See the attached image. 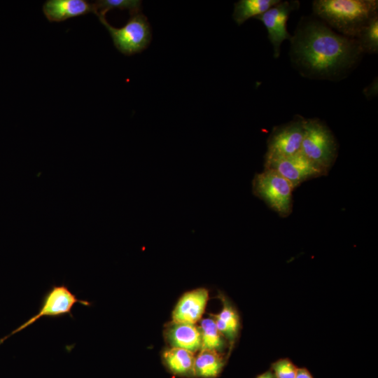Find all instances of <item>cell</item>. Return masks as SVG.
<instances>
[{"label": "cell", "instance_id": "d6986e66", "mask_svg": "<svg viewBox=\"0 0 378 378\" xmlns=\"http://www.w3.org/2000/svg\"><path fill=\"white\" fill-rule=\"evenodd\" d=\"M96 15L105 14L111 9H127L130 15L141 12V1L138 0H100L94 3Z\"/></svg>", "mask_w": 378, "mask_h": 378}, {"label": "cell", "instance_id": "52a82bcc", "mask_svg": "<svg viewBox=\"0 0 378 378\" xmlns=\"http://www.w3.org/2000/svg\"><path fill=\"white\" fill-rule=\"evenodd\" d=\"M305 118L297 115L290 122L276 127L267 140L265 160L290 156L300 152Z\"/></svg>", "mask_w": 378, "mask_h": 378}, {"label": "cell", "instance_id": "3957f363", "mask_svg": "<svg viewBox=\"0 0 378 378\" xmlns=\"http://www.w3.org/2000/svg\"><path fill=\"white\" fill-rule=\"evenodd\" d=\"M300 152L326 172L337 155V144L328 127L318 118H305Z\"/></svg>", "mask_w": 378, "mask_h": 378}, {"label": "cell", "instance_id": "30bf717a", "mask_svg": "<svg viewBox=\"0 0 378 378\" xmlns=\"http://www.w3.org/2000/svg\"><path fill=\"white\" fill-rule=\"evenodd\" d=\"M208 300L209 292L204 288L186 293L179 299L172 312V321L195 324L202 318Z\"/></svg>", "mask_w": 378, "mask_h": 378}, {"label": "cell", "instance_id": "9c48e42d", "mask_svg": "<svg viewBox=\"0 0 378 378\" xmlns=\"http://www.w3.org/2000/svg\"><path fill=\"white\" fill-rule=\"evenodd\" d=\"M299 5L298 1H280L255 18L261 21L266 27L275 58H278L280 55L281 46L284 41L290 40L291 38L286 28V22L290 13L298 9Z\"/></svg>", "mask_w": 378, "mask_h": 378}, {"label": "cell", "instance_id": "5bb4252c", "mask_svg": "<svg viewBox=\"0 0 378 378\" xmlns=\"http://www.w3.org/2000/svg\"><path fill=\"white\" fill-rule=\"evenodd\" d=\"M223 307L220 312L212 315L216 325L224 337L228 340L230 349L234 345L240 328L239 316L230 302L221 296Z\"/></svg>", "mask_w": 378, "mask_h": 378}, {"label": "cell", "instance_id": "2e32d148", "mask_svg": "<svg viewBox=\"0 0 378 378\" xmlns=\"http://www.w3.org/2000/svg\"><path fill=\"white\" fill-rule=\"evenodd\" d=\"M279 0H239L234 4L233 19L241 25L251 18H255L278 4Z\"/></svg>", "mask_w": 378, "mask_h": 378}, {"label": "cell", "instance_id": "e0dca14e", "mask_svg": "<svg viewBox=\"0 0 378 378\" xmlns=\"http://www.w3.org/2000/svg\"><path fill=\"white\" fill-rule=\"evenodd\" d=\"M199 328L201 334V349L222 353L226 347V339L218 329L212 316L202 319Z\"/></svg>", "mask_w": 378, "mask_h": 378}, {"label": "cell", "instance_id": "7c38bea8", "mask_svg": "<svg viewBox=\"0 0 378 378\" xmlns=\"http://www.w3.org/2000/svg\"><path fill=\"white\" fill-rule=\"evenodd\" d=\"M43 11L50 22H62L89 13L95 14L96 8L94 4L85 0H48Z\"/></svg>", "mask_w": 378, "mask_h": 378}, {"label": "cell", "instance_id": "9a60e30c", "mask_svg": "<svg viewBox=\"0 0 378 378\" xmlns=\"http://www.w3.org/2000/svg\"><path fill=\"white\" fill-rule=\"evenodd\" d=\"M225 363L222 353L200 349L195 358V376L201 378H216L222 372Z\"/></svg>", "mask_w": 378, "mask_h": 378}, {"label": "cell", "instance_id": "603a6c76", "mask_svg": "<svg viewBox=\"0 0 378 378\" xmlns=\"http://www.w3.org/2000/svg\"><path fill=\"white\" fill-rule=\"evenodd\" d=\"M255 378H276L273 372L270 369L258 375Z\"/></svg>", "mask_w": 378, "mask_h": 378}, {"label": "cell", "instance_id": "7402d4cb", "mask_svg": "<svg viewBox=\"0 0 378 378\" xmlns=\"http://www.w3.org/2000/svg\"><path fill=\"white\" fill-rule=\"evenodd\" d=\"M295 378H314V377L307 368H298Z\"/></svg>", "mask_w": 378, "mask_h": 378}, {"label": "cell", "instance_id": "8992f818", "mask_svg": "<svg viewBox=\"0 0 378 378\" xmlns=\"http://www.w3.org/2000/svg\"><path fill=\"white\" fill-rule=\"evenodd\" d=\"M76 303L85 306L91 305L88 301L77 298L66 285L52 286L45 294L38 313L1 339L0 344L8 337L33 324L42 316L58 317L66 314L72 316L71 310Z\"/></svg>", "mask_w": 378, "mask_h": 378}, {"label": "cell", "instance_id": "44dd1931", "mask_svg": "<svg viewBox=\"0 0 378 378\" xmlns=\"http://www.w3.org/2000/svg\"><path fill=\"white\" fill-rule=\"evenodd\" d=\"M363 94L368 99L374 97L377 94V79L374 80L364 90Z\"/></svg>", "mask_w": 378, "mask_h": 378}, {"label": "cell", "instance_id": "5b68a950", "mask_svg": "<svg viewBox=\"0 0 378 378\" xmlns=\"http://www.w3.org/2000/svg\"><path fill=\"white\" fill-rule=\"evenodd\" d=\"M108 31L115 47L122 54L132 55L147 48L151 41V29L147 18L141 12L131 15L128 22L120 28L111 26L105 14L97 15Z\"/></svg>", "mask_w": 378, "mask_h": 378}, {"label": "cell", "instance_id": "7a4b0ae2", "mask_svg": "<svg viewBox=\"0 0 378 378\" xmlns=\"http://www.w3.org/2000/svg\"><path fill=\"white\" fill-rule=\"evenodd\" d=\"M312 10L315 16L332 30L355 38L372 18L378 16V1L315 0Z\"/></svg>", "mask_w": 378, "mask_h": 378}, {"label": "cell", "instance_id": "ac0fdd59", "mask_svg": "<svg viewBox=\"0 0 378 378\" xmlns=\"http://www.w3.org/2000/svg\"><path fill=\"white\" fill-rule=\"evenodd\" d=\"M363 53L378 52V16L372 18L355 38Z\"/></svg>", "mask_w": 378, "mask_h": 378}, {"label": "cell", "instance_id": "ba28073f", "mask_svg": "<svg viewBox=\"0 0 378 378\" xmlns=\"http://www.w3.org/2000/svg\"><path fill=\"white\" fill-rule=\"evenodd\" d=\"M265 168L276 171L288 180L294 188L308 179L326 173L301 152L284 158L265 160Z\"/></svg>", "mask_w": 378, "mask_h": 378}, {"label": "cell", "instance_id": "ffe728a7", "mask_svg": "<svg viewBox=\"0 0 378 378\" xmlns=\"http://www.w3.org/2000/svg\"><path fill=\"white\" fill-rule=\"evenodd\" d=\"M297 369L298 367L288 358L276 360L270 367L276 378H295Z\"/></svg>", "mask_w": 378, "mask_h": 378}, {"label": "cell", "instance_id": "4fadbf2b", "mask_svg": "<svg viewBox=\"0 0 378 378\" xmlns=\"http://www.w3.org/2000/svg\"><path fill=\"white\" fill-rule=\"evenodd\" d=\"M166 368L174 374L182 377H195L194 353L176 347L166 349L162 355Z\"/></svg>", "mask_w": 378, "mask_h": 378}, {"label": "cell", "instance_id": "277c9868", "mask_svg": "<svg viewBox=\"0 0 378 378\" xmlns=\"http://www.w3.org/2000/svg\"><path fill=\"white\" fill-rule=\"evenodd\" d=\"M253 193L263 200L280 216L286 217L292 211V184L276 171L265 168L255 175Z\"/></svg>", "mask_w": 378, "mask_h": 378}, {"label": "cell", "instance_id": "8fae6325", "mask_svg": "<svg viewBox=\"0 0 378 378\" xmlns=\"http://www.w3.org/2000/svg\"><path fill=\"white\" fill-rule=\"evenodd\" d=\"M166 341L171 347H176L192 353L201 349V334L195 324L171 321L164 330Z\"/></svg>", "mask_w": 378, "mask_h": 378}, {"label": "cell", "instance_id": "6da1fadb", "mask_svg": "<svg viewBox=\"0 0 378 378\" xmlns=\"http://www.w3.org/2000/svg\"><path fill=\"white\" fill-rule=\"evenodd\" d=\"M290 41L293 65L310 79L340 80L363 55L355 38L338 34L316 17L302 18Z\"/></svg>", "mask_w": 378, "mask_h": 378}]
</instances>
